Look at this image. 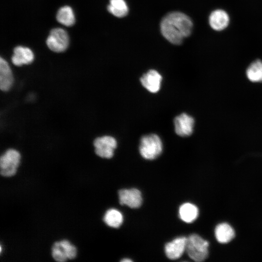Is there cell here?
Segmentation results:
<instances>
[{"mask_svg": "<svg viewBox=\"0 0 262 262\" xmlns=\"http://www.w3.org/2000/svg\"><path fill=\"white\" fill-rule=\"evenodd\" d=\"M140 81L143 86L147 91L156 93L160 89L162 76L156 70L150 69L141 76Z\"/></svg>", "mask_w": 262, "mask_h": 262, "instance_id": "30bf717a", "label": "cell"}, {"mask_svg": "<svg viewBox=\"0 0 262 262\" xmlns=\"http://www.w3.org/2000/svg\"><path fill=\"white\" fill-rule=\"evenodd\" d=\"M215 236L218 242L226 244L234 237L235 232L232 228L226 223L218 224L215 229Z\"/></svg>", "mask_w": 262, "mask_h": 262, "instance_id": "9a60e30c", "label": "cell"}, {"mask_svg": "<svg viewBox=\"0 0 262 262\" xmlns=\"http://www.w3.org/2000/svg\"><path fill=\"white\" fill-rule=\"evenodd\" d=\"M119 202L131 208H137L142 204V197L140 191L135 188L120 190L118 192Z\"/></svg>", "mask_w": 262, "mask_h": 262, "instance_id": "9c48e42d", "label": "cell"}, {"mask_svg": "<svg viewBox=\"0 0 262 262\" xmlns=\"http://www.w3.org/2000/svg\"><path fill=\"white\" fill-rule=\"evenodd\" d=\"M122 262H131L132 261L130 259L125 258L121 261Z\"/></svg>", "mask_w": 262, "mask_h": 262, "instance_id": "44dd1931", "label": "cell"}, {"mask_svg": "<svg viewBox=\"0 0 262 262\" xmlns=\"http://www.w3.org/2000/svg\"><path fill=\"white\" fill-rule=\"evenodd\" d=\"M77 255L75 246L66 240L55 242L52 247V256L57 262H63L67 259H73Z\"/></svg>", "mask_w": 262, "mask_h": 262, "instance_id": "8992f818", "label": "cell"}, {"mask_svg": "<svg viewBox=\"0 0 262 262\" xmlns=\"http://www.w3.org/2000/svg\"><path fill=\"white\" fill-rule=\"evenodd\" d=\"M103 219L108 226L117 228L122 224L123 217L119 211L115 209H110L106 212Z\"/></svg>", "mask_w": 262, "mask_h": 262, "instance_id": "ffe728a7", "label": "cell"}, {"mask_svg": "<svg viewBox=\"0 0 262 262\" xmlns=\"http://www.w3.org/2000/svg\"><path fill=\"white\" fill-rule=\"evenodd\" d=\"M69 42V36L66 32L62 28H57L50 31L46 43L51 50L61 52L67 49Z\"/></svg>", "mask_w": 262, "mask_h": 262, "instance_id": "5b68a950", "label": "cell"}, {"mask_svg": "<svg viewBox=\"0 0 262 262\" xmlns=\"http://www.w3.org/2000/svg\"><path fill=\"white\" fill-rule=\"evenodd\" d=\"M208 247V242L197 234H193L187 238L186 251L188 256L195 262H202L207 258Z\"/></svg>", "mask_w": 262, "mask_h": 262, "instance_id": "3957f363", "label": "cell"}, {"mask_svg": "<svg viewBox=\"0 0 262 262\" xmlns=\"http://www.w3.org/2000/svg\"><path fill=\"white\" fill-rule=\"evenodd\" d=\"M33 60L34 54L29 48L17 46L14 49L12 61L15 66L28 65L32 63Z\"/></svg>", "mask_w": 262, "mask_h": 262, "instance_id": "4fadbf2b", "label": "cell"}, {"mask_svg": "<svg viewBox=\"0 0 262 262\" xmlns=\"http://www.w3.org/2000/svg\"><path fill=\"white\" fill-rule=\"evenodd\" d=\"M13 76L10 67L2 58H0V88L3 91L9 90L13 83Z\"/></svg>", "mask_w": 262, "mask_h": 262, "instance_id": "5bb4252c", "label": "cell"}, {"mask_svg": "<svg viewBox=\"0 0 262 262\" xmlns=\"http://www.w3.org/2000/svg\"><path fill=\"white\" fill-rule=\"evenodd\" d=\"M187 238L181 236L167 243L164 247L168 258L174 260L180 258L186 250Z\"/></svg>", "mask_w": 262, "mask_h": 262, "instance_id": "8fae6325", "label": "cell"}, {"mask_svg": "<svg viewBox=\"0 0 262 262\" xmlns=\"http://www.w3.org/2000/svg\"><path fill=\"white\" fill-rule=\"evenodd\" d=\"M107 9L111 14L118 17L126 16L129 12L128 5L125 0H110Z\"/></svg>", "mask_w": 262, "mask_h": 262, "instance_id": "ac0fdd59", "label": "cell"}, {"mask_svg": "<svg viewBox=\"0 0 262 262\" xmlns=\"http://www.w3.org/2000/svg\"><path fill=\"white\" fill-rule=\"evenodd\" d=\"M209 22L211 27L216 31L225 29L229 23L228 14L224 10L216 9L210 15Z\"/></svg>", "mask_w": 262, "mask_h": 262, "instance_id": "7c38bea8", "label": "cell"}, {"mask_svg": "<svg viewBox=\"0 0 262 262\" xmlns=\"http://www.w3.org/2000/svg\"><path fill=\"white\" fill-rule=\"evenodd\" d=\"M195 121L193 117L186 113H181L174 119L175 131L181 137L189 136L193 131Z\"/></svg>", "mask_w": 262, "mask_h": 262, "instance_id": "ba28073f", "label": "cell"}, {"mask_svg": "<svg viewBox=\"0 0 262 262\" xmlns=\"http://www.w3.org/2000/svg\"><path fill=\"white\" fill-rule=\"evenodd\" d=\"M193 24L191 18L184 13L173 12L164 16L160 23L164 37L175 45L180 44L192 31Z\"/></svg>", "mask_w": 262, "mask_h": 262, "instance_id": "6da1fadb", "label": "cell"}, {"mask_svg": "<svg viewBox=\"0 0 262 262\" xmlns=\"http://www.w3.org/2000/svg\"><path fill=\"white\" fill-rule=\"evenodd\" d=\"M139 150L140 155L144 159L154 160L162 152V140L155 133L144 135L140 139Z\"/></svg>", "mask_w": 262, "mask_h": 262, "instance_id": "7a4b0ae2", "label": "cell"}, {"mask_svg": "<svg viewBox=\"0 0 262 262\" xmlns=\"http://www.w3.org/2000/svg\"><path fill=\"white\" fill-rule=\"evenodd\" d=\"M56 19L60 23L68 27L73 25L75 22L73 11L69 6H64L59 9Z\"/></svg>", "mask_w": 262, "mask_h": 262, "instance_id": "e0dca14e", "label": "cell"}, {"mask_svg": "<svg viewBox=\"0 0 262 262\" xmlns=\"http://www.w3.org/2000/svg\"><path fill=\"white\" fill-rule=\"evenodd\" d=\"M20 155L14 149L7 150L0 157V174L4 177L14 176L19 165Z\"/></svg>", "mask_w": 262, "mask_h": 262, "instance_id": "277c9868", "label": "cell"}, {"mask_svg": "<svg viewBox=\"0 0 262 262\" xmlns=\"http://www.w3.org/2000/svg\"><path fill=\"white\" fill-rule=\"evenodd\" d=\"M96 154L103 158L110 159L113 156L117 147L116 139L111 136L106 135L97 138L94 141Z\"/></svg>", "mask_w": 262, "mask_h": 262, "instance_id": "52a82bcc", "label": "cell"}, {"mask_svg": "<svg viewBox=\"0 0 262 262\" xmlns=\"http://www.w3.org/2000/svg\"><path fill=\"white\" fill-rule=\"evenodd\" d=\"M198 215V210L196 206L190 203L182 204L179 208L180 218L186 223H191L195 221Z\"/></svg>", "mask_w": 262, "mask_h": 262, "instance_id": "2e32d148", "label": "cell"}, {"mask_svg": "<svg viewBox=\"0 0 262 262\" xmlns=\"http://www.w3.org/2000/svg\"><path fill=\"white\" fill-rule=\"evenodd\" d=\"M246 74L252 82H262V61L257 60L252 62L247 68Z\"/></svg>", "mask_w": 262, "mask_h": 262, "instance_id": "d6986e66", "label": "cell"}]
</instances>
